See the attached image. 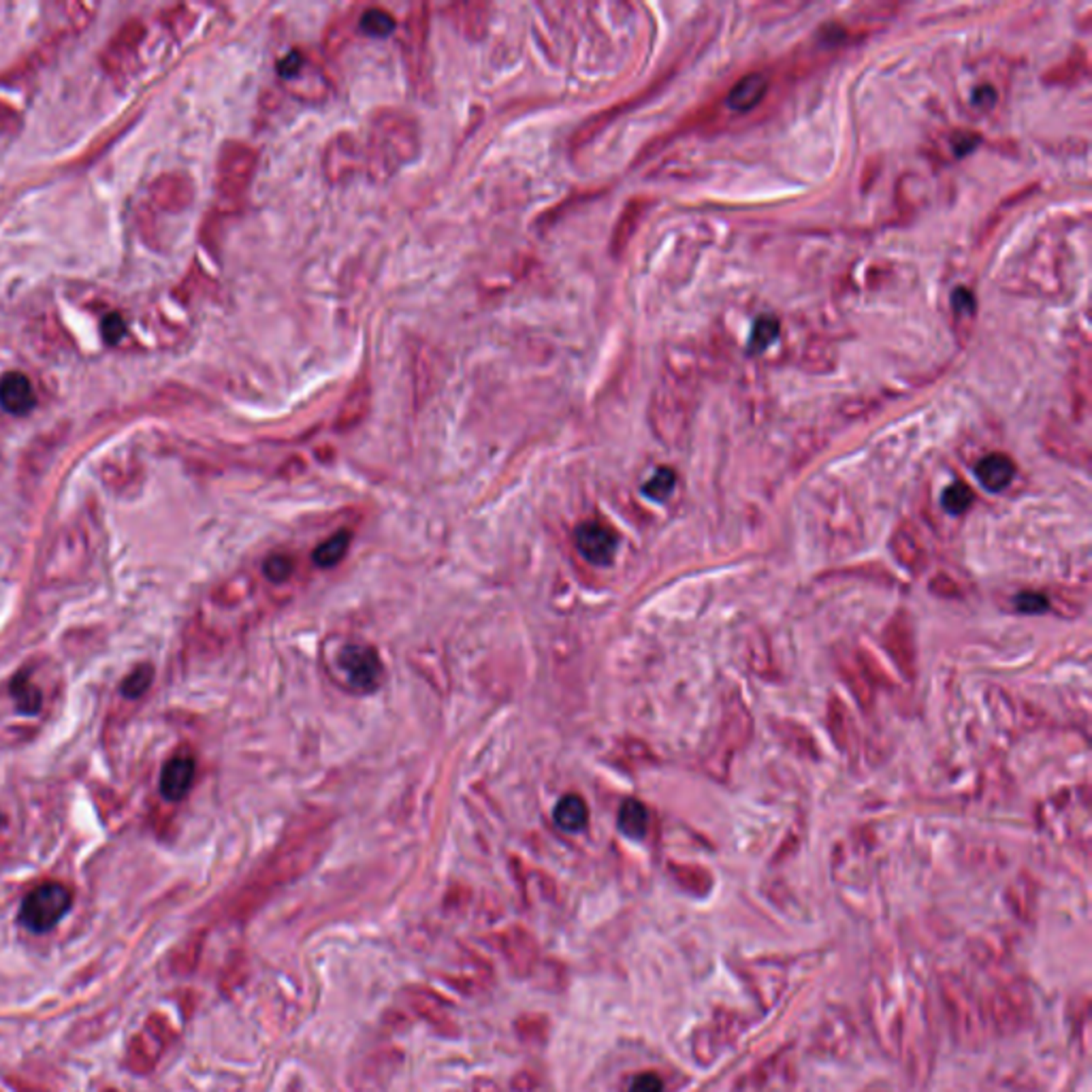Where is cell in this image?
<instances>
[{"label": "cell", "mask_w": 1092, "mask_h": 1092, "mask_svg": "<svg viewBox=\"0 0 1092 1092\" xmlns=\"http://www.w3.org/2000/svg\"><path fill=\"white\" fill-rule=\"evenodd\" d=\"M277 73L289 83V92L301 100H323L329 94V82L318 66L307 60L306 54L290 52L277 65Z\"/></svg>", "instance_id": "cell-5"}, {"label": "cell", "mask_w": 1092, "mask_h": 1092, "mask_svg": "<svg viewBox=\"0 0 1092 1092\" xmlns=\"http://www.w3.org/2000/svg\"><path fill=\"white\" fill-rule=\"evenodd\" d=\"M952 303H954V310L958 312H973V307H975V299H973V294L967 289L956 290L954 297H952Z\"/></svg>", "instance_id": "cell-33"}, {"label": "cell", "mask_w": 1092, "mask_h": 1092, "mask_svg": "<svg viewBox=\"0 0 1092 1092\" xmlns=\"http://www.w3.org/2000/svg\"><path fill=\"white\" fill-rule=\"evenodd\" d=\"M977 141H980V137H977V134H973V133H958V134H956V139H954V150H956V154H958V156H964V154H967V152H971L973 147L977 146Z\"/></svg>", "instance_id": "cell-32"}, {"label": "cell", "mask_w": 1092, "mask_h": 1092, "mask_svg": "<svg viewBox=\"0 0 1092 1092\" xmlns=\"http://www.w3.org/2000/svg\"><path fill=\"white\" fill-rule=\"evenodd\" d=\"M126 333V323L120 314H109L107 318L103 320V335L109 344H116L120 337H124Z\"/></svg>", "instance_id": "cell-29"}, {"label": "cell", "mask_w": 1092, "mask_h": 1092, "mask_svg": "<svg viewBox=\"0 0 1092 1092\" xmlns=\"http://www.w3.org/2000/svg\"><path fill=\"white\" fill-rule=\"evenodd\" d=\"M517 1032L523 1043H544L549 1032V1020L538 1014H527L517 1020Z\"/></svg>", "instance_id": "cell-24"}, {"label": "cell", "mask_w": 1092, "mask_h": 1092, "mask_svg": "<svg viewBox=\"0 0 1092 1092\" xmlns=\"http://www.w3.org/2000/svg\"><path fill=\"white\" fill-rule=\"evenodd\" d=\"M420 130L410 113L395 107L378 109L369 117L365 141V171L376 184H385L419 156Z\"/></svg>", "instance_id": "cell-1"}, {"label": "cell", "mask_w": 1092, "mask_h": 1092, "mask_svg": "<svg viewBox=\"0 0 1092 1092\" xmlns=\"http://www.w3.org/2000/svg\"><path fill=\"white\" fill-rule=\"evenodd\" d=\"M403 69L416 92L432 88V56H429V7L415 5L408 11L397 35Z\"/></svg>", "instance_id": "cell-2"}, {"label": "cell", "mask_w": 1092, "mask_h": 1092, "mask_svg": "<svg viewBox=\"0 0 1092 1092\" xmlns=\"http://www.w3.org/2000/svg\"><path fill=\"white\" fill-rule=\"evenodd\" d=\"M340 666L350 685L358 691H374L382 681L378 653L368 644H346L340 651Z\"/></svg>", "instance_id": "cell-8"}, {"label": "cell", "mask_w": 1092, "mask_h": 1092, "mask_svg": "<svg viewBox=\"0 0 1092 1092\" xmlns=\"http://www.w3.org/2000/svg\"><path fill=\"white\" fill-rule=\"evenodd\" d=\"M192 197H195V188H192L191 180L186 175H180V173L163 175L152 186V199L167 212L186 209L192 203Z\"/></svg>", "instance_id": "cell-13"}, {"label": "cell", "mask_w": 1092, "mask_h": 1092, "mask_svg": "<svg viewBox=\"0 0 1092 1092\" xmlns=\"http://www.w3.org/2000/svg\"><path fill=\"white\" fill-rule=\"evenodd\" d=\"M1018 609L1026 610V613H1039L1045 609V597L1037 596V593H1024L1018 597Z\"/></svg>", "instance_id": "cell-31"}, {"label": "cell", "mask_w": 1092, "mask_h": 1092, "mask_svg": "<svg viewBox=\"0 0 1092 1092\" xmlns=\"http://www.w3.org/2000/svg\"><path fill=\"white\" fill-rule=\"evenodd\" d=\"M152 677H154V670H152V666L147 664L139 666L137 670H133V672L126 677V681L122 683V691H124L126 698H139V695L146 694L152 685Z\"/></svg>", "instance_id": "cell-26"}, {"label": "cell", "mask_w": 1092, "mask_h": 1092, "mask_svg": "<svg viewBox=\"0 0 1092 1092\" xmlns=\"http://www.w3.org/2000/svg\"><path fill=\"white\" fill-rule=\"evenodd\" d=\"M11 695H14L15 704L22 712L26 715H35L39 712L41 704H43V695H41L39 687L26 677V674H18L11 683Z\"/></svg>", "instance_id": "cell-21"}, {"label": "cell", "mask_w": 1092, "mask_h": 1092, "mask_svg": "<svg viewBox=\"0 0 1092 1092\" xmlns=\"http://www.w3.org/2000/svg\"><path fill=\"white\" fill-rule=\"evenodd\" d=\"M769 92V77L764 73H749L728 94V105L736 111H749Z\"/></svg>", "instance_id": "cell-17"}, {"label": "cell", "mask_w": 1092, "mask_h": 1092, "mask_svg": "<svg viewBox=\"0 0 1092 1092\" xmlns=\"http://www.w3.org/2000/svg\"><path fill=\"white\" fill-rule=\"evenodd\" d=\"M553 817L559 828L566 830V832H580L587 826L589 820L587 804H585V800L580 796H563L557 803V807H555Z\"/></svg>", "instance_id": "cell-18"}, {"label": "cell", "mask_w": 1092, "mask_h": 1092, "mask_svg": "<svg viewBox=\"0 0 1092 1092\" xmlns=\"http://www.w3.org/2000/svg\"><path fill=\"white\" fill-rule=\"evenodd\" d=\"M195 770L197 766L192 756H188V753L173 756L160 773V792H163L164 798L171 800V803H180L181 798H186L192 781H195Z\"/></svg>", "instance_id": "cell-11"}, {"label": "cell", "mask_w": 1092, "mask_h": 1092, "mask_svg": "<svg viewBox=\"0 0 1092 1092\" xmlns=\"http://www.w3.org/2000/svg\"><path fill=\"white\" fill-rule=\"evenodd\" d=\"M403 1003L412 1014L436 1028L440 1035H457V1022L453 1018V1005L436 990L415 986L403 992Z\"/></svg>", "instance_id": "cell-7"}, {"label": "cell", "mask_w": 1092, "mask_h": 1092, "mask_svg": "<svg viewBox=\"0 0 1092 1092\" xmlns=\"http://www.w3.org/2000/svg\"><path fill=\"white\" fill-rule=\"evenodd\" d=\"M674 484H677V476L670 467H660V470L653 474V478L649 483H644L643 491L644 495L651 497L655 501H664L668 500L670 493L674 491Z\"/></svg>", "instance_id": "cell-25"}, {"label": "cell", "mask_w": 1092, "mask_h": 1092, "mask_svg": "<svg viewBox=\"0 0 1092 1092\" xmlns=\"http://www.w3.org/2000/svg\"><path fill=\"white\" fill-rule=\"evenodd\" d=\"M37 403L31 380L20 372H9L0 380V406L14 416H26Z\"/></svg>", "instance_id": "cell-12"}, {"label": "cell", "mask_w": 1092, "mask_h": 1092, "mask_svg": "<svg viewBox=\"0 0 1092 1092\" xmlns=\"http://www.w3.org/2000/svg\"><path fill=\"white\" fill-rule=\"evenodd\" d=\"M500 950L510 971L518 977H531L540 964V947L523 929H510L501 935Z\"/></svg>", "instance_id": "cell-9"}, {"label": "cell", "mask_w": 1092, "mask_h": 1092, "mask_svg": "<svg viewBox=\"0 0 1092 1092\" xmlns=\"http://www.w3.org/2000/svg\"><path fill=\"white\" fill-rule=\"evenodd\" d=\"M446 11L453 26L467 39L480 41L487 35L489 15H491V7L487 3H457Z\"/></svg>", "instance_id": "cell-14"}, {"label": "cell", "mask_w": 1092, "mask_h": 1092, "mask_svg": "<svg viewBox=\"0 0 1092 1092\" xmlns=\"http://www.w3.org/2000/svg\"><path fill=\"white\" fill-rule=\"evenodd\" d=\"M576 549L593 566H609L617 551V535L602 523H583L576 529Z\"/></svg>", "instance_id": "cell-10"}, {"label": "cell", "mask_w": 1092, "mask_h": 1092, "mask_svg": "<svg viewBox=\"0 0 1092 1092\" xmlns=\"http://www.w3.org/2000/svg\"><path fill=\"white\" fill-rule=\"evenodd\" d=\"M1014 474H1015L1014 461H1011L1007 455H1001V453L988 455V457L981 459L975 467L977 480L984 484V489H988V491L992 493H998L1005 487H1009V483L1014 480Z\"/></svg>", "instance_id": "cell-16"}, {"label": "cell", "mask_w": 1092, "mask_h": 1092, "mask_svg": "<svg viewBox=\"0 0 1092 1092\" xmlns=\"http://www.w3.org/2000/svg\"><path fill=\"white\" fill-rule=\"evenodd\" d=\"M259 154L254 147L242 141H229L220 150L218 156V173H216V188L220 199L229 203H239L243 195L250 188V181L254 177Z\"/></svg>", "instance_id": "cell-3"}, {"label": "cell", "mask_w": 1092, "mask_h": 1092, "mask_svg": "<svg viewBox=\"0 0 1092 1092\" xmlns=\"http://www.w3.org/2000/svg\"><path fill=\"white\" fill-rule=\"evenodd\" d=\"M661 1090H664V1083H661V1079L657 1078L655 1073H640L630 1086V1092H661Z\"/></svg>", "instance_id": "cell-30"}, {"label": "cell", "mask_w": 1092, "mask_h": 1092, "mask_svg": "<svg viewBox=\"0 0 1092 1092\" xmlns=\"http://www.w3.org/2000/svg\"><path fill=\"white\" fill-rule=\"evenodd\" d=\"M973 100H975L977 107L988 109V107H992L994 100H997V92H994L990 86H981V88H977L975 94H973Z\"/></svg>", "instance_id": "cell-34"}, {"label": "cell", "mask_w": 1092, "mask_h": 1092, "mask_svg": "<svg viewBox=\"0 0 1092 1092\" xmlns=\"http://www.w3.org/2000/svg\"><path fill=\"white\" fill-rule=\"evenodd\" d=\"M619 828L626 837L643 838L649 828L647 807L638 800H626L621 811H619Z\"/></svg>", "instance_id": "cell-19"}, {"label": "cell", "mask_w": 1092, "mask_h": 1092, "mask_svg": "<svg viewBox=\"0 0 1092 1092\" xmlns=\"http://www.w3.org/2000/svg\"><path fill=\"white\" fill-rule=\"evenodd\" d=\"M973 504V491L964 483H956L943 493V508L950 514H963Z\"/></svg>", "instance_id": "cell-27"}, {"label": "cell", "mask_w": 1092, "mask_h": 1092, "mask_svg": "<svg viewBox=\"0 0 1092 1092\" xmlns=\"http://www.w3.org/2000/svg\"><path fill=\"white\" fill-rule=\"evenodd\" d=\"M369 402H372V385H369V378L365 374H361L354 380V385L350 386L348 393H346L344 402H341L340 415H337V427L352 429L354 425L361 423L365 419V415H368Z\"/></svg>", "instance_id": "cell-15"}, {"label": "cell", "mask_w": 1092, "mask_h": 1092, "mask_svg": "<svg viewBox=\"0 0 1092 1092\" xmlns=\"http://www.w3.org/2000/svg\"><path fill=\"white\" fill-rule=\"evenodd\" d=\"M779 337V320L775 316H760L753 324L752 340H749V352L758 354L764 352L770 344Z\"/></svg>", "instance_id": "cell-23"}, {"label": "cell", "mask_w": 1092, "mask_h": 1092, "mask_svg": "<svg viewBox=\"0 0 1092 1092\" xmlns=\"http://www.w3.org/2000/svg\"><path fill=\"white\" fill-rule=\"evenodd\" d=\"M358 28L369 37H386L397 31V22L389 11L374 7L358 18Z\"/></svg>", "instance_id": "cell-22"}, {"label": "cell", "mask_w": 1092, "mask_h": 1092, "mask_svg": "<svg viewBox=\"0 0 1092 1092\" xmlns=\"http://www.w3.org/2000/svg\"><path fill=\"white\" fill-rule=\"evenodd\" d=\"M361 167H365V154L354 134L337 133L329 139L323 152V173L329 184H344Z\"/></svg>", "instance_id": "cell-6"}, {"label": "cell", "mask_w": 1092, "mask_h": 1092, "mask_svg": "<svg viewBox=\"0 0 1092 1092\" xmlns=\"http://www.w3.org/2000/svg\"><path fill=\"white\" fill-rule=\"evenodd\" d=\"M348 546H350V531L341 529L337 531V534H333L331 538L324 540L318 549L314 551L312 557H314V563L318 568H333L346 557Z\"/></svg>", "instance_id": "cell-20"}, {"label": "cell", "mask_w": 1092, "mask_h": 1092, "mask_svg": "<svg viewBox=\"0 0 1092 1092\" xmlns=\"http://www.w3.org/2000/svg\"><path fill=\"white\" fill-rule=\"evenodd\" d=\"M71 905H73V894L65 883L58 881L41 883L24 898L20 922L32 933H48L69 913Z\"/></svg>", "instance_id": "cell-4"}, {"label": "cell", "mask_w": 1092, "mask_h": 1092, "mask_svg": "<svg viewBox=\"0 0 1092 1092\" xmlns=\"http://www.w3.org/2000/svg\"><path fill=\"white\" fill-rule=\"evenodd\" d=\"M293 572H294V563L293 559L286 557V555H272L263 566V575L267 576L272 583H284V580L290 579Z\"/></svg>", "instance_id": "cell-28"}]
</instances>
